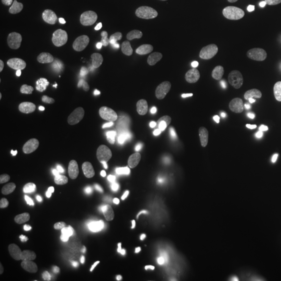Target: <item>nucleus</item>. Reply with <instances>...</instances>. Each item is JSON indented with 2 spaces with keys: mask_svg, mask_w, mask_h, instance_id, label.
<instances>
[{
  "mask_svg": "<svg viewBox=\"0 0 281 281\" xmlns=\"http://www.w3.org/2000/svg\"><path fill=\"white\" fill-rule=\"evenodd\" d=\"M203 78L201 85L208 93H213L219 88V78L216 76V67L211 62H206L202 66Z\"/></svg>",
  "mask_w": 281,
  "mask_h": 281,
  "instance_id": "nucleus-21",
  "label": "nucleus"
},
{
  "mask_svg": "<svg viewBox=\"0 0 281 281\" xmlns=\"http://www.w3.org/2000/svg\"><path fill=\"white\" fill-rule=\"evenodd\" d=\"M26 0H4L5 7L13 12H20L26 5Z\"/></svg>",
  "mask_w": 281,
  "mask_h": 281,
  "instance_id": "nucleus-26",
  "label": "nucleus"
},
{
  "mask_svg": "<svg viewBox=\"0 0 281 281\" xmlns=\"http://www.w3.org/2000/svg\"><path fill=\"white\" fill-rule=\"evenodd\" d=\"M204 92H206V91H205V88H204L201 84H200V85H196V86L193 88V91H192L194 97H196V98H201L202 95L204 94Z\"/></svg>",
  "mask_w": 281,
  "mask_h": 281,
  "instance_id": "nucleus-33",
  "label": "nucleus"
},
{
  "mask_svg": "<svg viewBox=\"0 0 281 281\" xmlns=\"http://www.w3.org/2000/svg\"><path fill=\"white\" fill-rule=\"evenodd\" d=\"M84 201L86 204L96 207H105L108 206L110 201L105 196L99 195L93 191H88L84 195Z\"/></svg>",
  "mask_w": 281,
  "mask_h": 281,
  "instance_id": "nucleus-23",
  "label": "nucleus"
},
{
  "mask_svg": "<svg viewBox=\"0 0 281 281\" xmlns=\"http://www.w3.org/2000/svg\"><path fill=\"white\" fill-rule=\"evenodd\" d=\"M118 43L121 47L124 48H129L131 47V42L129 41V39L126 36H119L118 37Z\"/></svg>",
  "mask_w": 281,
  "mask_h": 281,
  "instance_id": "nucleus-35",
  "label": "nucleus"
},
{
  "mask_svg": "<svg viewBox=\"0 0 281 281\" xmlns=\"http://www.w3.org/2000/svg\"><path fill=\"white\" fill-rule=\"evenodd\" d=\"M74 121L84 127L101 126L108 122V115L100 106L87 104L75 113Z\"/></svg>",
  "mask_w": 281,
  "mask_h": 281,
  "instance_id": "nucleus-10",
  "label": "nucleus"
},
{
  "mask_svg": "<svg viewBox=\"0 0 281 281\" xmlns=\"http://www.w3.org/2000/svg\"><path fill=\"white\" fill-rule=\"evenodd\" d=\"M8 125L7 123L4 121V120H0V144H4L7 136H8Z\"/></svg>",
  "mask_w": 281,
  "mask_h": 281,
  "instance_id": "nucleus-31",
  "label": "nucleus"
},
{
  "mask_svg": "<svg viewBox=\"0 0 281 281\" xmlns=\"http://www.w3.org/2000/svg\"><path fill=\"white\" fill-rule=\"evenodd\" d=\"M114 172H115V169H114V167H111V169H109V170H106V171H105V173L110 174V175H111V176H113V175H114Z\"/></svg>",
  "mask_w": 281,
  "mask_h": 281,
  "instance_id": "nucleus-41",
  "label": "nucleus"
},
{
  "mask_svg": "<svg viewBox=\"0 0 281 281\" xmlns=\"http://www.w3.org/2000/svg\"><path fill=\"white\" fill-rule=\"evenodd\" d=\"M104 85L114 94L129 90L136 80V69L131 62L118 58L109 63L105 68Z\"/></svg>",
  "mask_w": 281,
  "mask_h": 281,
  "instance_id": "nucleus-1",
  "label": "nucleus"
},
{
  "mask_svg": "<svg viewBox=\"0 0 281 281\" xmlns=\"http://www.w3.org/2000/svg\"><path fill=\"white\" fill-rule=\"evenodd\" d=\"M168 162H169V160L167 158L159 159V162L157 163L156 168H155V174H156V175H160V174H163L165 172V169H166V166H167Z\"/></svg>",
  "mask_w": 281,
  "mask_h": 281,
  "instance_id": "nucleus-32",
  "label": "nucleus"
},
{
  "mask_svg": "<svg viewBox=\"0 0 281 281\" xmlns=\"http://www.w3.org/2000/svg\"><path fill=\"white\" fill-rule=\"evenodd\" d=\"M67 180H68V177L65 173L53 169H47L42 173L40 182L45 187L61 189V187H64Z\"/></svg>",
  "mask_w": 281,
  "mask_h": 281,
  "instance_id": "nucleus-20",
  "label": "nucleus"
},
{
  "mask_svg": "<svg viewBox=\"0 0 281 281\" xmlns=\"http://www.w3.org/2000/svg\"><path fill=\"white\" fill-rule=\"evenodd\" d=\"M58 281H76L74 278H71V277H63L61 279H59Z\"/></svg>",
  "mask_w": 281,
  "mask_h": 281,
  "instance_id": "nucleus-40",
  "label": "nucleus"
},
{
  "mask_svg": "<svg viewBox=\"0 0 281 281\" xmlns=\"http://www.w3.org/2000/svg\"><path fill=\"white\" fill-rule=\"evenodd\" d=\"M271 29L273 31V33H275L276 35L281 37V14L277 15L271 23Z\"/></svg>",
  "mask_w": 281,
  "mask_h": 281,
  "instance_id": "nucleus-30",
  "label": "nucleus"
},
{
  "mask_svg": "<svg viewBox=\"0 0 281 281\" xmlns=\"http://www.w3.org/2000/svg\"><path fill=\"white\" fill-rule=\"evenodd\" d=\"M42 141L43 140H34L33 145H32V149L35 153H40L42 151V148H43Z\"/></svg>",
  "mask_w": 281,
  "mask_h": 281,
  "instance_id": "nucleus-36",
  "label": "nucleus"
},
{
  "mask_svg": "<svg viewBox=\"0 0 281 281\" xmlns=\"http://www.w3.org/2000/svg\"><path fill=\"white\" fill-rule=\"evenodd\" d=\"M85 36L89 43L101 49H109L115 39L111 26L101 19L90 20L85 28Z\"/></svg>",
  "mask_w": 281,
  "mask_h": 281,
  "instance_id": "nucleus-8",
  "label": "nucleus"
},
{
  "mask_svg": "<svg viewBox=\"0 0 281 281\" xmlns=\"http://www.w3.org/2000/svg\"><path fill=\"white\" fill-rule=\"evenodd\" d=\"M77 219H78L79 221H82V222H87V221L90 220V216L88 215L87 212H85V211H80V212H78Z\"/></svg>",
  "mask_w": 281,
  "mask_h": 281,
  "instance_id": "nucleus-39",
  "label": "nucleus"
},
{
  "mask_svg": "<svg viewBox=\"0 0 281 281\" xmlns=\"http://www.w3.org/2000/svg\"><path fill=\"white\" fill-rule=\"evenodd\" d=\"M253 76L257 80H263L267 77L281 76V62L267 60L258 64L253 70Z\"/></svg>",
  "mask_w": 281,
  "mask_h": 281,
  "instance_id": "nucleus-17",
  "label": "nucleus"
},
{
  "mask_svg": "<svg viewBox=\"0 0 281 281\" xmlns=\"http://www.w3.org/2000/svg\"><path fill=\"white\" fill-rule=\"evenodd\" d=\"M46 9L42 6L36 5L34 0H29L23 12L19 16L18 24L24 29H32L41 24L46 18Z\"/></svg>",
  "mask_w": 281,
  "mask_h": 281,
  "instance_id": "nucleus-13",
  "label": "nucleus"
},
{
  "mask_svg": "<svg viewBox=\"0 0 281 281\" xmlns=\"http://www.w3.org/2000/svg\"><path fill=\"white\" fill-rule=\"evenodd\" d=\"M103 133L111 143L119 145L126 140L127 129L121 121L113 118L111 121L106 122Z\"/></svg>",
  "mask_w": 281,
  "mask_h": 281,
  "instance_id": "nucleus-16",
  "label": "nucleus"
},
{
  "mask_svg": "<svg viewBox=\"0 0 281 281\" xmlns=\"http://www.w3.org/2000/svg\"><path fill=\"white\" fill-rule=\"evenodd\" d=\"M169 230V221L164 215L150 218L138 231L136 245L141 250H149L157 246L166 237Z\"/></svg>",
  "mask_w": 281,
  "mask_h": 281,
  "instance_id": "nucleus-6",
  "label": "nucleus"
},
{
  "mask_svg": "<svg viewBox=\"0 0 281 281\" xmlns=\"http://www.w3.org/2000/svg\"><path fill=\"white\" fill-rule=\"evenodd\" d=\"M179 84L176 72L165 70L155 74L146 86V97L154 103H162L170 98Z\"/></svg>",
  "mask_w": 281,
  "mask_h": 281,
  "instance_id": "nucleus-5",
  "label": "nucleus"
},
{
  "mask_svg": "<svg viewBox=\"0 0 281 281\" xmlns=\"http://www.w3.org/2000/svg\"><path fill=\"white\" fill-rule=\"evenodd\" d=\"M4 197V187L0 186V198Z\"/></svg>",
  "mask_w": 281,
  "mask_h": 281,
  "instance_id": "nucleus-42",
  "label": "nucleus"
},
{
  "mask_svg": "<svg viewBox=\"0 0 281 281\" xmlns=\"http://www.w3.org/2000/svg\"><path fill=\"white\" fill-rule=\"evenodd\" d=\"M44 83V73L35 65H23L15 74V87L23 98L33 99L40 95Z\"/></svg>",
  "mask_w": 281,
  "mask_h": 281,
  "instance_id": "nucleus-4",
  "label": "nucleus"
},
{
  "mask_svg": "<svg viewBox=\"0 0 281 281\" xmlns=\"http://www.w3.org/2000/svg\"><path fill=\"white\" fill-rule=\"evenodd\" d=\"M184 119V133L187 137H195L206 124V115L201 108L187 106L182 111Z\"/></svg>",
  "mask_w": 281,
  "mask_h": 281,
  "instance_id": "nucleus-11",
  "label": "nucleus"
},
{
  "mask_svg": "<svg viewBox=\"0 0 281 281\" xmlns=\"http://www.w3.org/2000/svg\"><path fill=\"white\" fill-rule=\"evenodd\" d=\"M204 55V47L203 45H198L192 52H191V55H190V60L191 61H198L201 59Z\"/></svg>",
  "mask_w": 281,
  "mask_h": 281,
  "instance_id": "nucleus-29",
  "label": "nucleus"
},
{
  "mask_svg": "<svg viewBox=\"0 0 281 281\" xmlns=\"http://www.w3.org/2000/svg\"><path fill=\"white\" fill-rule=\"evenodd\" d=\"M272 105L275 109L281 110V92L278 93L277 95L272 99Z\"/></svg>",
  "mask_w": 281,
  "mask_h": 281,
  "instance_id": "nucleus-38",
  "label": "nucleus"
},
{
  "mask_svg": "<svg viewBox=\"0 0 281 281\" xmlns=\"http://www.w3.org/2000/svg\"><path fill=\"white\" fill-rule=\"evenodd\" d=\"M195 39V30L189 23L176 21L168 24L160 33V45L170 52L182 51L189 47Z\"/></svg>",
  "mask_w": 281,
  "mask_h": 281,
  "instance_id": "nucleus-2",
  "label": "nucleus"
},
{
  "mask_svg": "<svg viewBox=\"0 0 281 281\" xmlns=\"http://www.w3.org/2000/svg\"><path fill=\"white\" fill-rule=\"evenodd\" d=\"M273 218L277 228L281 230V200L277 201L273 207Z\"/></svg>",
  "mask_w": 281,
  "mask_h": 281,
  "instance_id": "nucleus-28",
  "label": "nucleus"
},
{
  "mask_svg": "<svg viewBox=\"0 0 281 281\" xmlns=\"http://www.w3.org/2000/svg\"><path fill=\"white\" fill-rule=\"evenodd\" d=\"M177 146V140L171 133H164L160 140V150L164 153L171 152Z\"/></svg>",
  "mask_w": 281,
  "mask_h": 281,
  "instance_id": "nucleus-24",
  "label": "nucleus"
},
{
  "mask_svg": "<svg viewBox=\"0 0 281 281\" xmlns=\"http://www.w3.org/2000/svg\"><path fill=\"white\" fill-rule=\"evenodd\" d=\"M164 173L166 174V177H167V179H168L170 182H176V181L178 180L179 173H178L176 167L174 166L172 163L168 162Z\"/></svg>",
  "mask_w": 281,
  "mask_h": 281,
  "instance_id": "nucleus-25",
  "label": "nucleus"
},
{
  "mask_svg": "<svg viewBox=\"0 0 281 281\" xmlns=\"http://www.w3.org/2000/svg\"><path fill=\"white\" fill-rule=\"evenodd\" d=\"M98 170V164L91 156L83 155L72 164V178L79 183H87Z\"/></svg>",
  "mask_w": 281,
  "mask_h": 281,
  "instance_id": "nucleus-12",
  "label": "nucleus"
},
{
  "mask_svg": "<svg viewBox=\"0 0 281 281\" xmlns=\"http://www.w3.org/2000/svg\"><path fill=\"white\" fill-rule=\"evenodd\" d=\"M227 250V246L224 243H219L216 246H211L209 247L205 252H204V255L206 257L208 256H212V255H217V254H221L223 252H225Z\"/></svg>",
  "mask_w": 281,
  "mask_h": 281,
  "instance_id": "nucleus-27",
  "label": "nucleus"
},
{
  "mask_svg": "<svg viewBox=\"0 0 281 281\" xmlns=\"http://www.w3.org/2000/svg\"><path fill=\"white\" fill-rule=\"evenodd\" d=\"M200 186H201V184H200L199 181L195 180V179H190L189 183H187V189H189L190 191H195V190H199L200 189Z\"/></svg>",
  "mask_w": 281,
  "mask_h": 281,
  "instance_id": "nucleus-37",
  "label": "nucleus"
},
{
  "mask_svg": "<svg viewBox=\"0 0 281 281\" xmlns=\"http://www.w3.org/2000/svg\"><path fill=\"white\" fill-rule=\"evenodd\" d=\"M263 270L261 265L255 261H250L237 266L235 281H254L262 277Z\"/></svg>",
  "mask_w": 281,
  "mask_h": 281,
  "instance_id": "nucleus-19",
  "label": "nucleus"
},
{
  "mask_svg": "<svg viewBox=\"0 0 281 281\" xmlns=\"http://www.w3.org/2000/svg\"><path fill=\"white\" fill-rule=\"evenodd\" d=\"M243 101L248 109L254 112H260L265 106V98L257 83L247 84L243 91Z\"/></svg>",
  "mask_w": 281,
  "mask_h": 281,
  "instance_id": "nucleus-15",
  "label": "nucleus"
},
{
  "mask_svg": "<svg viewBox=\"0 0 281 281\" xmlns=\"http://www.w3.org/2000/svg\"><path fill=\"white\" fill-rule=\"evenodd\" d=\"M14 127L19 135L30 140H46L52 133L51 124L44 118L37 116L19 118Z\"/></svg>",
  "mask_w": 281,
  "mask_h": 281,
  "instance_id": "nucleus-7",
  "label": "nucleus"
},
{
  "mask_svg": "<svg viewBox=\"0 0 281 281\" xmlns=\"http://www.w3.org/2000/svg\"><path fill=\"white\" fill-rule=\"evenodd\" d=\"M245 74V69L242 65L234 64L229 67H227L219 76V87L222 90H225L233 86V83L236 80H240Z\"/></svg>",
  "mask_w": 281,
  "mask_h": 281,
  "instance_id": "nucleus-18",
  "label": "nucleus"
},
{
  "mask_svg": "<svg viewBox=\"0 0 281 281\" xmlns=\"http://www.w3.org/2000/svg\"><path fill=\"white\" fill-rule=\"evenodd\" d=\"M232 263L229 261L216 262L212 265V275L215 281H230Z\"/></svg>",
  "mask_w": 281,
  "mask_h": 281,
  "instance_id": "nucleus-22",
  "label": "nucleus"
},
{
  "mask_svg": "<svg viewBox=\"0 0 281 281\" xmlns=\"http://www.w3.org/2000/svg\"><path fill=\"white\" fill-rule=\"evenodd\" d=\"M198 228L203 236L217 243H229L235 236L232 225L224 218L211 212L200 216Z\"/></svg>",
  "mask_w": 281,
  "mask_h": 281,
  "instance_id": "nucleus-3",
  "label": "nucleus"
},
{
  "mask_svg": "<svg viewBox=\"0 0 281 281\" xmlns=\"http://www.w3.org/2000/svg\"><path fill=\"white\" fill-rule=\"evenodd\" d=\"M224 93L226 94L227 96H231V97H237L239 95V90L238 88H236L234 85L229 87V88H227L225 90H223Z\"/></svg>",
  "mask_w": 281,
  "mask_h": 281,
  "instance_id": "nucleus-34",
  "label": "nucleus"
},
{
  "mask_svg": "<svg viewBox=\"0 0 281 281\" xmlns=\"http://www.w3.org/2000/svg\"><path fill=\"white\" fill-rule=\"evenodd\" d=\"M38 220L45 226L59 227L71 220V210L63 204H45L38 210Z\"/></svg>",
  "mask_w": 281,
  "mask_h": 281,
  "instance_id": "nucleus-9",
  "label": "nucleus"
},
{
  "mask_svg": "<svg viewBox=\"0 0 281 281\" xmlns=\"http://www.w3.org/2000/svg\"><path fill=\"white\" fill-rule=\"evenodd\" d=\"M239 239L240 240L237 242L236 248L234 250V258L238 263L237 265H242L250 261H255L258 239L247 233L244 237H240Z\"/></svg>",
  "mask_w": 281,
  "mask_h": 281,
  "instance_id": "nucleus-14",
  "label": "nucleus"
}]
</instances>
